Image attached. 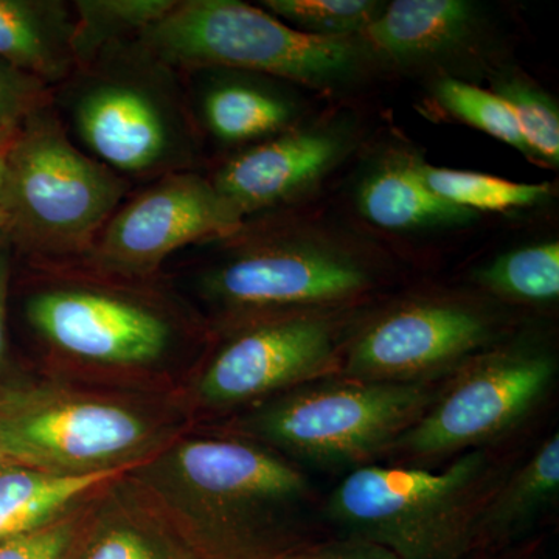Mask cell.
Wrapping results in <instances>:
<instances>
[{"instance_id": "1", "label": "cell", "mask_w": 559, "mask_h": 559, "mask_svg": "<svg viewBox=\"0 0 559 559\" xmlns=\"http://www.w3.org/2000/svg\"><path fill=\"white\" fill-rule=\"evenodd\" d=\"M204 559H283L300 549L311 488L286 460L240 440L167 444L130 471Z\"/></svg>"}, {"instance_id": "2", "label": "cell", "mask_w": 559, "mask_h": 559, "mask_svg": "<svg viewBox=\"0 0 559 559\" xmlns=\"http://www.w3.org/2000/svg\"><path fill=\"white\" fill-rule=\"evenodd\" d=\"M60 94L84 151L121 178L194 171L200 143L180 73L134 40L76 69Z\"/></svg>"}, {"instance_id": "3", "label": "cell", "mask_w": 559, "mask_h": 559, "mask_svg": "<svg viewBox=\"0 0 559 559\" xmlns=\"http://www.w3.org/2000/svg\"><path fill=\"white\" fill-rule=\"evenodd\" d=\"M128 190L127 179L73 143L53 103L7 146L5 229L44 263H83Z\"/></svg>"}, {"instance_id": "4", "label": "cell", "mask_w": 559, "mask_h": 559, "mask_svg": "<svg viewBox=\"0 0 559 559\" xmlns=\"http://www.w3.org/2000/svg\"><path fill=\"white\" fill-rule=\"evenodd\" d=\"M491 465L481 450L443 471L358 466L326 500L344 536L370 540L399 559H465L487 499Z\"/></svg>"}, {"instance_id": "5", "label": "cell", "mask_w": 559, "mask_h": 559, "mask_svg": "<svg viewBox=\"0 0 559 559\" xmlns=\"http://www.w3.org/2000/svg\"><path fill=\"white\" fill-rule=\"evenodd\" d=\"M134 43L179 73L235 69L311 86L347 80L362 61L353 38L308 35L240 0H178Z\"/></svg>"}, {"instance_id": "6", "label": "cell", "mask_w": 559, "mask_h": 559, "mask_svg": "<svg viewBox=\"0 0 559 559\" xmlns=\"http://www.w3.org/2000/svg\"><path fill=\"white\" fill-rule=\"evenodd\" d=\"M428 382L318 380L252 412L242 429L314 465H360L392 450L436 401Z\"/></svg>"}, {"instance_id": "7", "label": "cell", "mask_w": 559, "mask_h": 559, "mask_svg": "<svg viewBox=\"0 0 559 559\" xmlns=\"http://www.w3.org/2000/svg\"><path fill=\"white\" fill-rule=\"evenodd\" d=\"M167 447V432L117 401L53 389L0 396V448L16 465L58 476L131 471Z\"/></svg>"}, {"instance_id": "8", "label": "cell", "mask_w": 559, "mask_h": 559, "mask_svg": "<svg viewBox=\"0 0 559 559\" xmlns=\"http://www.w3.org/2000/svg\"><path fill=\"white\" fill-rule=\"evenodd\" d=\"M234 242L200 277L205 299L227 311L310 312L355 299L373 285L367 261L333 242L293 234Z\"/></svg>"}, {"instance_id": "9", "label": "cell", "mask_w": 559, "mask_h": 559, "mask_svg": "<svg viewBox=\"0 0 559 559\" xmlns=\"http://www.w3.org/2000/svg\"><path fill=\"white\" fill-rule=\"evenodd\" d=\"M557 374V356L539 345H510L481 355L392 450L425 459L481 450L540 406Z\"/></svg>"}, {"instance_id": "10", "label": "cell", "mask_w": 559, "mask_h": 559, "mask_svg": "<svg viewBox=\"0 0 559 559\" xmlns=\"http://www.w3.org/2000/svg\"><path fill=\"white\" fill-rule=\"evenodd\" d=\"M242 226L212 180L171 173L121 202L81 264L109 277L148 278L182 250L223 240Z\"/></svg>"}, {"instance_id": "11", "label": "cell", "mask_w": 559, "mask_h": 559, "mask_svg": "<svg viewBox=\"0 0 559 559\" xmlns=\"http://www.w3.org/2000/svg\"><path fill=\"white\" fill-rule=\"evenodd\" d=\"M25 318L55 352L98 366H151L170 352L179 330L159 305L92 283L36 290Z\"/></svg>"}, {"instance_id": "12", "label": "cell", "mask_w": 559, "mask_h": 559, "mask_svg": "<svg viewBox=\"0 0 559 559\" xmlns=\"http://www.w3.org/2000/svg\"><path fill=\"white\" fill-rule=\"evenodd\" d=\"M337 366L336 330L314 312L259 320L221 347L198 382V396L229 407L323 380Z\"/></svg>"}, {"instance_id": "13", "label": "cell", "mask_w": 559, "mask_h": 559, "mask_svg": "<svg viewBox=\"0 0 559 559\" xmlns=\"http://www.w3.org/2000/svg\"><path fill=\"white\" fill-rule=\"evenodd\" d=\"M485 312L452 300H428L382 316L349 345L342 374L349 380L423 382L491 341Z\"/></svg>"}, {"instance_id": "14", "label": "cell", "mask_w": 559, "mask_h": 559, "mask_svg": "<svg viewBox=\"0 0 559 559\" xmlns=\"http://www.w3.org/2000/svg\"><path fill=\"white\" fill-rule=\"evenodd\" d=\"M347 148V135L340 128H289L230 157L210 180L245 219L314 189Z\"/></svg>"}, {"instance_id": "15", "label": "cell", "mask_w": 559, "mask_h": 559, "mask_svg": "<svg viewBox=\"0 0 559 559\" xmlns=\"http://www.w3.org/2000/svg\"><path fill=\"white\" fill-rule=\"evenodd\" d=\"M70 559H204L139 481L123 474L92 496Z\"/></svg>"}, {"instance_id": "16", "label": "cell", "mask_w": 559, "mask_h": 559, "mask_svg": "<svg viewBox=\"0 0 559 559\" xmlns=\"http://www.w3.org/2000/svg\"><path fill=\"white\" fill-rule=\"evenodd\" d=\"M75 13L61 0H0V61L55 90L76 70Z\"/></svg>"}, {"instance_id": "17", "label": "cell", "mask_w": 559, "mask_h": 559, "mask_svg": "<svg viewBox=\"0 0 559 559\" xmlns=\"http://www.w3.org/2000/svg\"><path fill=\"white\" fill-rule=\"evenodd\" d=\"M558 496L559 436L554 433L509 480L489 491L477 514L474 551L509 549L557 503Z\"/></svg>"}, {"instance_id": "18", "label": "cell", "mask_w": 559, "mask_h": 559, "mask_svg": "<svg viewBox=\"0 0 559 559\" xmlns=\"http://www.w3.org/2000/svg\"><path fill=\"white\" fill-rule=\"evenodd\" d=\"M130 471L58 476L28 466L0 471V546L64 520Z\"/></svg>"}, {"instance_id": "19", "label": "cell", "mask_w": 559, "mask_h": 559, "mask_svg": "<svg viewBox=\"0 0 559 559\" xmlns=\"http://www.w3.org/2000/svg\"><path fill=\"white\" fill-rule=\"evenodd\" d=\"M198 94L202 127L229 145L259 143L289 130L294 106L274 87L240 75H210Z\"/></svg>"}, {"instance_id": "20", "label": "cell", "mask_w": 559, "mask_h": 559, "mask_svg": "<svg viewBox=\"0 0 559 559\" xmlns=\"http://www.w3.org/2000/svg\"><path fill=\"white\" fill-rule=\"evenodd\" d=\"M417 159H390L360 182L358 207L374 226L393 231L455 226L473 218L469 210L441 200L423 182Z\"/></svg>"}, {"instance_id": "21", "label": "cell", "mask_w": 559, "mask_h": 559, "mask_svg": "<svg viewBox=\"0 0 559 559\" xmlns=\"http://www.w3.org/2000/svg\"><path fill=\"white\" fill-rule=\"evenodd\" d=\"M473 22V3L465 0H396L366 32L382 53L415 61L452 49L468 36Z\"/></svg>"}, {"instance_id": "22", "label": "cell", "mask_w": 559, "mask_h": 559, "mask_svg": "<svg viewBox=\"0 0 559 559\" xmlns=\"http://www.w3.org/2000/svg\"><path fill=\"white\" fill-rule=\"evenodd\" d=\"M178 0H79L73 53L76 69L91 64L103 51L132 43L175 9Z\"/></svg>"}, {"instance_id": "23", "label": "cell", "mask_w": 559, "mask_h": 559, "mask_svg": "<svg viewBox=\"0 0 559 559\" xmlns=\"http://www.w3.org/2000/svg\"><path fill=\"white\" fill-rule=\"evenodd\" d=\"M419 176L430 191L469 212H507L538 204L550 194L547 183H524L481 175L417 164Z\"/></svg>"}, {"instance_id": "24", "label": "cell", "mask_w": 559, "mask_h": 559, "mask_svg": "<svg viewBox=\"0 0 559 559\" xmlns=\"http://www.w3.org/2000/svg\"><path fill=\"white\" fill-rule=\"evenodd\" d=\"M477 283L503 297L522 301L557 300L559 296L558 241L539 242L503 253L481 267Z\"/></svg>"}, {"instance_id": "25", "label": "cell", "mask_w": 559, "mask_h": 559, "mask_svg": "<svg viewBox=\"0 0 559 559\" xmlns=\"http://www.w3.org/2000/svg\"><path fill=\"white\" fill-rule=\"evenodd\" d=\"M261 5L296 31L320 38H353L384 9L374 0H264Z\"/></svg>"}, {"instance_id": "26", "label": "cell", "mask_w": 559, "mask_h": 559, "mask_svg": "<svg viewBox=\"0 0 559 559\" xmlns=\"http://www.w3.org/2000/svg\"><path fill=\"white\" fill-rule=\"evenodd\" d=\"M509 105L530 157H538L544 164H559V112L551 97L521 79H502L496 83V92Z\"/></svg>"}, {"instance_id": "27", "label": "cell", "mask_w": 559, "mask_h": 559, "mask_svg": "<svg viewBox=\"0 0 559 559\" xmlns=\"http://www.w3.org/2000/svg\"><path fill=\"white\" fill-rule=\"evenodd\" d=\"M436 97L452 116L528 156L513 112L495 92L480 90L465 81L443 79L437 83Z\"/></svg>"}, {"instance_id": "28", "label": "cell", "mask_w": 559, "mask_h": 559, "mask_svg": "<svg viewBox=\"0 0 559 559\" xmlns=\"http://www.w3.org/2000/svg\"><path fill=\"white\" fill-rule=\"evenodd\" d=\"M53 103V90L0 61V140L16 134L28 117Z\"/></svg>"}, {"instance_id": "29", "label": "cell", "mask_w": 559, "mask_h": 559, "mask_svg": "<svg viewBox=\"0 0 559 559\" xmlns=\"http://www.w3.org/2000/svg\"><path fill=\"white\" fill-rule=\"evenodd\" d=\"M87 502L49 527L2 544L0 559H70L83 525Z\"/></svg>"}, {"instance_id": "30", "label": "cell", "mask_w": 559, "mask_h": 559, "mask_svg": "<svg viewBox=\"0 0 559 559\" xmlns=\"http://www.w3.org/2000/svg\"><path fill=\"white\" fill-rule=\"evenodd\" d=\"M283 559H399L392 551L370 540L344 536L329 543L304 546Z\"/></svg>"}, {"instance_id": "31", "label": "cell", "mask_w": 559, "mask_h": 559, "mask_svg": "<svg viewBox=\"0 0 559 559\" xmlns=\"http://www.w3.org/2000/svg\"><path fill=\"white\" fill-rule=\"evenodd\" d=\"M10 277V252L5 246L0 245V364L5 359L7 353V300H9Z\"/></svg>"}, {"instance_id": "32", "label": "cell", "mask_w": 559, "mask_h": 559, "mask_svg": "<svg viewBox=\"0 0 559 559\" xmlns=\"http://www.w3.org/2000/svg\"><path fill=\"white\" fill-rule=\"evenodd\" d=\"M465 559H535L528 550L499 549L473 551Z\"/></svg>"}, {"instance_id": "33", "label": "cell", "mask_w": 559, "mask_h": 559, "mask_svg": "<svg viewBox=\"0 0 559 559\" xmlns=\"http://www.w3.org/2000/svg\"><path fill=\"white\" fill-rule=\"evenodd\" d=\"M9 142L0 145V234L5 230V218H3V178H5V153Z\"/></svg>"}, {"instance_id": "34", "label": "cell", "mask_w": 559, "mask_h": 559, "mask_svg": "<svg viewBox=\"0 0 559 559\" xmlns=\"http://www.w3.org/2000/svg\"><path fill=\"white\" fill-rule=\"evenodd\" d=\"M11 465H16V463L11 462L9 455H7L2 448H0V471L9 468Z\"/></svg>"}, {"instance_id": "35", "label": "cell", "mask_w": 559, "mask_h": 559, "mask_svg": "<svg viewBox=\"0 0 559 559\" xmlns=\"http://www.w3.org/2000/svg\"><path fill=\"white\" fill-rule=\"evenodd\" d=\"M11 139H13V138H11ZM11 139H9V140H11ZM9 140H0V145H2V143L9 142Z\"/></svg>"}]
</instances>
